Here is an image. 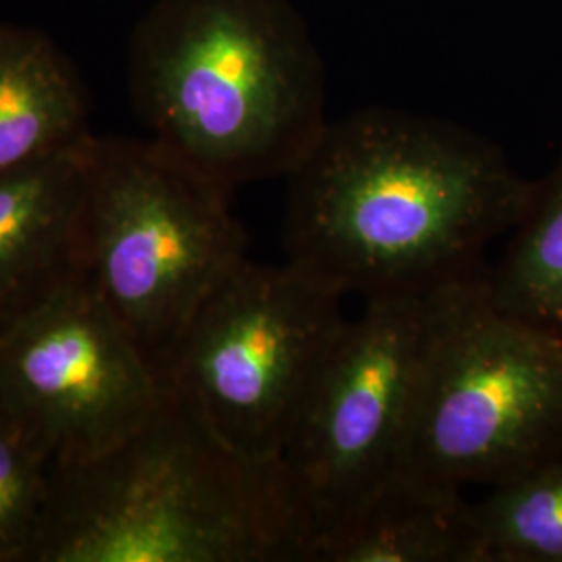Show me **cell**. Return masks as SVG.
<instances>
[{"instance_id":"8992f818","label":"cell","mask_w":562,"mask_h":562,"mask_svg":"<svg viewBox=\"0 0 562 562\" xmlns=\"http://www.w3.org/2000/svg\"><path fill=\"white\" fill-rule=\"evenodd\" d=\"M341 301L290 262L244 259L192 315L162 380L241 454L280 461L348 323Z\"/></svg>"},{"instance_id":"3957f363","label":"cell","mask_w":562,"mask_h":562,"mask_svg":"<svg viewBox=\"0 0 562 562\" xmlns=\"http://www.w3.org/2000/svg\"><path fill=\"white\" fill-rule=\"evenodd\" d=\"M127 88L150 140L229 192L288 178L329 121L322 53L290 0H155Z\"/></svg>"},{"instance_id":"52a82bcc","label":"cell","mask_w":562,"mask_h":562,"mask_svg":"<svg viewBox=\"0 0 562 562\" xmlns=\"http://www.w3.org/2000/svg\"><path fill=\"white\" fill-rule=\"evenodd\" d=\"M431 296L364 302L346 323L281 454L311 561L401 464Z\"/></svg>"},{"instance_id":"6da1fadb","label":"cell","mask_w":562,"mask_h":562,"mask_svg":"<svg viewBox=\"0 0 562 562\" xmlns=\"http://www.w3.org/2000/svg\"><path fill=\"white\" fill-rule=\"evenodd\" d=\"M285 262L341 299H423L483 273L533 181L482 134L373 106L327 121L288 176Z\"/></svg>"},{"instance_id":"7c38bea8","label":"cell","mask_w":562,"mask_h":562,"mask_svg":"<svg viewBox=\"0 0 562 562\" xmlns=\"http://www.w3.org/2000/svg\"><path fill=\"white\" fill-rule=\"evenodd\" d=\"M485 283L506 315L562 340V148L554 167L533 181L521 222Z\"/></svg>"},{"instance_id":"277c9868","label":"cell","mask_w":562,"mask_h":562,"mask_svg":"<svg viewBox=\"0 0 562 562\" xmlns=\"http://www.w3.org/2000/svg\"><path fill=\"white\" fill-rule=\"evenodd\" d=\"M485 271L431 294L396 469L452 490L494 487L562 459V340L501 311Z\"/></svg>"},{"instance_id":"30bf717a","label":"cell","mask_w":562,"mask_h":562,"mask_svg":"<svg viewBox=\"0 0 562 562\" xmlns=\"http://www.w3.org/2000/svg\"><path fill=\"white\" fill-rule=\"evenodd\" d=\"M92 136L76 63L38 27L0 20V178Z\"/></svg>"},{"instance_id":"8fae6325","label":"cell","mask_w":562,"mask_h":562,"mask_svg":"<svg viewBox=\"0 0 562 562\" xmlns=\"http://www.w3.org/2000/svg\"><path fill=\"white\" fill-rule=\"evenodd\" d=\"M315 562H483L473 504L394 471Z\"/></svg>"},{"instance_id":"5b68a950","label":"cell","mask_w":562,"mask_h":562,"mask_svg":"<svg viewBox=\"0 0 562 562\" xmlns=\"http://www.w3.org/2000/svg\"><path fill=\"white\" fill-rule=\"evenodd\" d=\"M229 196L150 138L88 144V278L161 378L192 315L248 259Z\"/></svg>"},{"instance_id":"9c48e42d","label":"cell","mask_w":562,"mask_h":562,"mask_svg":"<svg viewBox=\"0 0 562 562\" xmlns=\"http://www.w3.org/2000/svg\"><path fill=\"white\" fill-rule=\"evenodd\" d=\"M92 136L0 178V334L88 276Z\"/></svg>"},{"instance_id":"5bb4252c","label":"cell","mask_w":562,"mask_h":562,"mask_svg":"<svg viewBox=\"0 0 562 562\" xmlns=\"http://www.w3.org/2000/svg\"><path fill=\"white\" fill-rule=\"evenodd\" d=\"M55 454L0 411V562H27L48 498Z\"/></svg>"},{"instance_id":"ba28073f","label":"cell","mask_w":562,"mask_h":562,"mask_svg":"<svg viewBox=\"0 0 562 562\" xmlns=\"http://www.w3.org/2000/svg\"><path fill=\"white\" fill-rule=\"evenodd\" d=\"M165 380L86 276L0 334V411L55 462L90 459L136 429Z\"/></svg>"},{"instance_id":"7a4b0ae2","label":"cell","mask_w":562,"mask_h":562,"mask_svg":"<svg viewBox=\"0 0 562 562\" xmlns=\"http://www.w3.org/2000/svg\"><path fill=\"white\" fill-rule=\"evenodd\" d=\"M306 562L280 461H257L165 382L120 442L53 462L27 562Z\"/></svg>"},{"instance_id":"4fadbf2b","label":"cell","mask_w":562,"mask_h":562,"mask_svg":"<svg viewBox=\"0 0 562 562\" xmlns=\"http://www.w3.org/2000/svg\"><path fill=\"white\" fill-rule=\"evenodd\" d=\"M473 513L483 562H562V459L494 485Z\"/></svg>"}]
</instances>
